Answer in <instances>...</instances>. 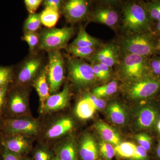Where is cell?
<instances>
[{
	"instance_id": "obj_25",
	"label": "cell",
	"mask_w": 160,
	"mask_h": 160,
	"mask_svg": "<svg viewBox=\"0 0 160 160\" xmlns=\"http://www.w3.org/2000/svg\"><path fill=\"white\" fill-rule=\"evenodd\" d=\"M136 148L137 146L133 143L125 142L115 146V152L119 157L130 160L133 156Z\"/></svg>"
},
{
	"instance_id": "obj_10",
	"label": "cell",
	"mask_w": 160,
	"mask_h": 160,
	"mask_svg": "<svg viewBox=\"0 0 160 160\" xmlns=\"http://www.w3.org/2000/svg\"><path fill=\"white\" fill-rule=\"evenodd\" d=\"M119 52L117 46L112 44H108L96 52L90 59L94 63H101L110 68L118 62Z\"/></svg>"
},
{
	"instance_id": "obj_28",
	"label": "cell",
	"mask_w": 160,
	"mask_h": 160,
	"mask_svg": "<svg viewBox=\"0 0 160 160\" xmlns=\"http://www.w3.org/2000/svg\"><path fill=\"white\" fill-rule=\"evenodd\" d=\"M67 48L70 54L80 58H91L96 53L95 48L77 47L71 45Z\"/></svg>"
},
{
	"instance_id": "obj_44",
	"label": "cell",
	"mask_w": 160,
	"mask_h": 160,
	"mask_svg": "<svg viewBox=\"0 0 160 160\" xmlns=\"http://www.w3.org/2000/svg\"><path fill=\"white\" fill-rule=\"evenodd\" d=\"M99 66L100 68L102 69V71L103 72L105 76L107 79H109L110 77V67L104 64H101V63H98Z\"/></svg>"
},
{
	"instance_id": "obj_6",
	"label": "cell",
	"mask_w": 160,
	"mask_h": 160,
	"mask_svg": "<svg viewBox=\"0 0 160 160\" xmlns=\"http://www.w3.org/2000/svg\"><path fill=\"white\" fill-rule=\"evenodd\" d=\"M49 64L47 66V80L50 93L58 91L62 85L65 75V66L60 50L48 52Z\"/></svg>"
},
{
	"instance_id": "obj_14",
	"label": "cell",
	"mask_w": 160,
	"mask_h": 160,
	"mask_svg": "<svg viewBox=\"0 0 160 160\" xmlns=\"http://www.w3.org/2000/svg\"><path fill=\"white\" fill-rule=\"evenodd\" d=\"M158 112L151 106L142 107L138 112L136 124L141 129H149L154 126L157 121Z\"/></svg>"
},
{
	"instance_id": "obj_29",
	"label": "cell",
	"mask_w": 160,
	"mask_h": 160,
	"mask_svg": "<svg viewBox=\"0 0 160 160\" xmlns=\"http://www.w3.org/2000/svg\"><path fill=\"white\" fill-rule=\"evenodd\" d=\"M42 24L40 14L35 13L29 14L24 24L25 33L36 32L41 27Z\"/></svg>"
},
{
	"instance_id": "obj_40",
	"label": "cell",
	"mask_w": 160,
	"mask_h": 160,
	"mask_svg": "<svg viewBox=\"0 0 160 160\" xmlns=\"http://www.w3.org/2000/svg\"><path fill=\"white\" fill-rule=\"evenodd\" d=\"M34 160H53L49 152L45 149H39L35 153Z\"/></svg>"
},
{
	"instance_id": "obj_4",
	"label": "cell",
	"mask_w": 160,
	"mask_h": 160,
	"mask_svg": "<svg viewBox=\"0 0 160 160\" xmlns=\"http://www.w3.org/2000/svg\"><path fill=\"white\" fill-rule=\"evenodd\" d=\"M122 48L126 54L146 57L153 53L155 46L151 38L142 33H136L124 39L121 43Z\"/></svg>"
},
{
	"instance_id": "obj_42",
	"label": "cell",
	"mask_w": 160,
	"mask_h": 160,
	"mask_svg": "<svg viewBox=\"0 0 160 160\" xmlns=\"http://www.w3.org/2000/svg\"><path fill=\"white\" fill-rule=\"evenodd\" d=\"M150 66L153 73L160 75V58L152 60L150 63Z\"/></svg>"
},
{
	"instance_id": "obj_26",
	"label": "cell",
	"mask_w": 160,
	"mask_h": 160,
	"mask_svg": "<svg viewBox=\"0 0 160 160\" xmlns=\"http://www.w3.org/2000/svg\"><path fill=\"white\" fill-rule=\"evenodd\" d=\"M57 157L61 160H78L75 147L73 143L68 142L59 149Z\"/></svg>"
},
{
	"instance_id": "obj_49",
	"label": "cell",
	"mask_w": 160,
	"mask_h": 160,
	"mask_svg": "<svg viewBox=\"0 0 160 160\" xmlns=\"http://www.w3.org/2000/svg\"><path fill=\"white\" fill-rule=\"evenodd\" d=\"M158 49H159V50H160V43H159L158 46Z\"/></svg>"
},
{
	"instance_id": "obj_21",
	"label": "cell",
	"mask_w": 160,
	"mask_h": 160,
	"mask_svg": "<svg viewBox=\"0 0 160 160\" xmlns=\"http://www.w3.org/2000/svg\"><path fill=\"white\" fill-rule=\"evenodd\" d=\"M71 45L77 47L96 48L100 46L101 43L98 39L90 36L84 28L81 27L77 36Z\"/></svg>"
},
{
	"instance_id": "obj_37",
	"label": "cell",
	"mask_w": 160,
	"mask_h": 160,
	"mask_svg": "<svg viewBox=\"0 0 160 160\" xmlns=\"http://www.w3.org/2000/svg\"><path fill=\"white\" fill-rule=\"evenodd\" d=\"M42 2V0H25L24 1L26 9L30 14L35 13Z\"/></svg>"
},
{
	"instance_id": "obj_16",
	"label": "cell",
	"mask_w": 160,
	"mask_h": 160,
	"mask_svg": "<svg viewBox=\"0 0 160 160\" xmlns=\"http://www.w3.org/2000/svg\"><path fill=\"white\" fill-rule=\"evenodd\" d=\"M119 16L114 9L110 8H100L94 12L92 20L95 22L112 27L118 21Z\"/></svg>"
},
{
	"instance_id": "obj_41",
	"label": "cell",
	"mask_w": 160,
	"mask_h": 160,
	"mask_svg": "<svg viewBox=\"0 0 160 160\" xmlns=\"http://www.w3.org/2000/svg\"><path fill=\"white\" fill-rule=\"evenodd\" d=\"M92 69H93L96 78L102 80V81L107 80V79L106 78L103 72L102 71V69L100 68L98 63H95L93 65H92Z\"/></svg>"
},
{
	"instance_id": "obj_17",
	"label": "cell",
	"mask_w": 160,
	"mask_h": 160,
	"mask_svg": "<svg viewBox=\"0 0 160 160\" xmlns=\"http://www.w3.org/2000/svg\"><path fill=\"white\" fill-rule=\"evenodd\" d=\"M47 66L40 72L39 75L35 81L34 86L36 89L41 102V108L43 111L46 101L50 96V91L47 80Z\"/></svg>"
},
{
	"instance_id": "obj_38",
	"label": "cell",
	"mask_w": 160,
	"mask_h": 160,
	"mask_svg": "<svg viewBox=\"0 0 160 160\" xmlns=\"http://www.w3.org/2000/svg\"><path fill=\"white\" fill-rule=\"evenodd\" d=\"M1 155L2 160H22L21 155L12 152L4 148Z\"/></svg>"
},
{
	"instance_id": "obj_48",
	"label": "cell",
	"mask_w": 160,
	"mask_h": 160,
	"mask_svg": "<svg viewBox=\"0 0 160 160\" xmlns=\"http://www.w3.org/2000/svg\"><path fill=\"white\" fill-rule=\"evenodd\" d=\"M53 160H61L59 158H58L57 157H54L53 158Z\"/></svg>"
},
{
	"instance_id": "obj_9",
	"label": "cell",
	"mask_w": 160,
	"mask_h": 160,
	"mask_svg": "<svg viewBox=\"0 0 160 160\" xmlns=\"http://www.w3.org/2000/svg\"><path fill=\"white\" fill-rule=\"evenodd\" d=\"M88 3L84 0H70L63 7V13L66 21L75 24L82 21L88 14Z\"/></svg>"
},
{
	"instance_id": "obj_33",
	"label": "cell",
	"mask_w": 160,
	"mask_h": 160,
	"mask_svg": "<svg viewBox=\"0 0 160 160\" xmlns=\"http://www.w3.org/2000/svg\"><path fill=\"white\" fill-rule=\"evenodd\" d=\"M139 146L142 147L146 151H148L151 149L152 139L150 136L146 133H140L135 137Z\"/></svg>"
},
{
	"instance_id": "obj_12",
	"label": "cell",
	"mask_w": 160,
	"mask_h": 160,
	"mask_svg": "<svg viewBox=\"0 0 160 160\" xmlns=\"http://www.w3.org/2000/svg\"><path fill=\"white\" fill-rule=\"evenodd\" d=\"M42 67V60L38 58H33L27 60L23 64L18 75L19 82L24 84L33 79Z\"/></svg>"
},
{
	"instance_id": "obj_32",
	"label": "cell",
	"mask_w": 160,
	"mask_h": 160,
	"mask_svg": "<svg viewBox=\"0 0 160 160\" xmlns=\"http://www.w3.org/2000/svg\"><path fill=\"white\" fill-rule=\"evenodd\" d=\"M23 39L26 41L29 45V49L31 52L34 51L36 48L38 47L40 42V35L36 32L25 33Z\"/></svg>"
},
{
	"instance_id": "obj_39",
	"label": "cell",
	"mask_w": 160,
	"mask_h": 160,
	"mask_svg": "<svg viewBox=\"0 0 160 160\" xmlns=\"http://www.w3.org/2000/svg\"><path fill=\"white\" fill-rule=\"evenodd\" d=\"M62 1L60 0H46L43 3L46 8H50L59 11L62 8Z\"/></svg>"
},
{
	"instance_id": "obj_13",
	"label": "cell",
	"mask_w": 160,
	"mask_h": 160,
	"mask_svg": "<svg viewBox=\"0 0 160 160\" xmlns=\"http://www.w3.org/2000/svg\"><path fill=\"white\" fill-rule=\"evenodd\" d=\"M99 150L93 138L90 135L83 137L79 149V156L82 160H98Z\"/></svg>"
},
{
	"instance_id": "obj_35",
	"label": "cell",
	"mask_w": 160,
	"mask_h": 160,
	"mask_svg": "<svg viewBox=\"0 0 160 160\" xmlns=\"http://www.w3.org/2000/svg\"><path fill=\"white\" fill-rule=\"evenodd\" d=\"M92 103L95 106L96 109H105L106 107V103L104 100L102 99L101 98H98L93 94H88L86 95Z\"/></svg>"
},
{
	"instance_id": "obj_2",
	"label": "cell",
	"mask_w": 160,
	"mask_h": 160,
	"mask_svg": "<svg viewBox=\"0 0 160 160\" xmlns=\"http://www.w3.org/2000/svg\"><path fill=\"white\" fill-rule=\"evenodd\" d=\"M123 26L133 33H142L149 29L147 12L139 4L130 3L123 10Z\"/></svg>"
},
{
	"instance_id": "obj_15",
	"label": "cell",
	"mask_w": 160,
	"mask_h": 160,
	"mask_svg": "<svg viewBox=\"0 0 160 160\" xmlns=\"http://www.w3.org/2000/svg\"><path fill=\"white\" fill-rule=\"evenodd\" d=\"M69 87L66 86L61 92L49 97L45 103L43 111H57L65 108L69 101Z\"/></svg>"
},
{
	"instance_id": "obj_45",
	"label": "cell",
	"mask_w": 160,
	"mask_h": 160,
	"mask_svg": "<svg viewBox=\"0 0 160 160\" xmlns=\"http://www.w3.org/2000/svg\"><path fill=\"white\" fill-rule=\"evenodd\" d=\"M157 154L158 157L160 159V141L157 148Z\"/></svg>"
},
{
	"instance_id": "obj_5",
	"label": "cell",
	"mask_w": 160,
	"mask_h": 160,
	"mask_svg": "<svg viewBox=\"0 0 160 160\" xmlns=\"http://www.w3.org/2000/svg\"><path fill=\"white\" fill-rule=\"evenodd\" d=\"M68 69L70 80L78 87L89 86L96 79L92 66L84 60L70 59L68 61Z\"/></svg>"
},
{
	"instance_id": "obj_3",
	"label": "cell",
	"mask_w": 160,
	"mask_h": 160,
	"mask_svg": "<svg viewBox=\"0 0 160 160\" xmlns=\"http://www.w3.org/2000/svg\"><path fill=\"white\" fill-rule=\"evenodd\" d=\"M73 34V28L72 27L46 29L40 35L38 48L47 52L66 48Z\"/></svg>"
},
{
	"instance_id": "obj_36",
	"label": "cell",
	"mask_w": 160,
	"mask_h": 160,
	"mask_svg": "<svg viewBox=\"0 0 160 160\" xmlns=\"http://www.w3.org/2000/svg\"><path fill=\"white\" fill-rule=\"evenodd\" d=\"M130 160H148L147 151L141 146H137L136 151Z\"/></svg>"
},
{
	"instance_id": "obj_20",
	"label": "cell",
	"mask_w": 160,
	"mask_h": 160,
	"mask_svg": "<svg viewBox=\"0 0 160 160\" xmlns=\"http://www.w3.org/2000/svg\"><path fill=\"white\" fill-rule=\"evenodd\" d=\"M27 101L24 93L16 91L11 94L9 99L8 108L12 114L24 113L27 109Z\"/></svg>"
},
{
	"instance_id": "obj_27",
	"label": "cell",
	"mask_w": 160,
	"mask_h": 160,
	"mask_svg": "<svg viewBox=\"0 0 160 160\" xmlns=\"http://www.w3.org/2000/svg\"><path fill=\"white\" fill-rule=\"evenodd\" d=\"M117 90V83L113 81L106 85L95 88L92 90V94L98 98H102L111 96L115 93Z\"/></svg>"
},
{
	"instance_id": "obj_47",
	"label": "cell",
	"mask_w": 160,
	"mask_h": 160,
	"mask_svg": "<svg viewBox=\"0 0 160 160\" xmlns=\"http://www.w3.org/2000/svg\"><path fill=\"white\" fill-rule=\"evenodd\" d=\"M157 29L158 31L159 32H160V22H158L157 25Z\"/></svg>"
},
{
	"instance_id": "obj_7",
	"label": "cell",
	"mask_w": 160,
	"mask_h": 160,
	"mask_svg": "<svg viewBox=\"0 0 160 160\" xmlns=\"http://www.w3.org/2000/svg\"><path fill=\"white\" fill-rule=\"evenodd\" d=\"M160 89V80L149 77L132 82L127 88V92L132 99L139 100L150 97Z\"/></svg>"
},
{
	"instance_id": "obj_19",
	"label": "cell",
	"mask_w": 160,
	"mask_h": 160,
	"mask_svg": "<svg viewBox=\"0 0 160 160\" xmlns=\"http://www.w3.org/2000/svg\"><path fill=\"white\" fill-rule=\"evenodd\" d=\"M95 128L103 140L115 146L121 143L119 135L111 126L99 121L95 124Z\"/></svg>"
},
{
	"instance_id": "obj_50",
	"label": "cell",
	"mask_w": 160,
	"mask_h": 160,
	"mask_svg": "<svg viewBox=\"0 0 160 160\" xmlns=\"http://www.w3.org/2000/svg\"><path fill=\"white\" fill-rule=\"evenodd\" d=\"M22 160H31L30 159H29V158H26V159H23Z\"/></svg>"
},
{
	"instance_id": "obj_46",
	"label": "cell",
	"mask_w": 160,
	"mask_h": 160,
	"mask_svg": "<svg viewBox=\"0 0 160 160\" xmlns=\"http://www.w3.org/2000/svg\"><path fill=\"white\" fill-rule=\"evenodd\" d=\"M157 129L158 131L160 133V120L158 121V122L157 126Z\"/></svg>"
},
{
	"instance_id": "obj_24",
	"label": "cell",
	"mask_w": 160,
	"mask_h": 160,
	"mask_svg": "<svg viewBox=\"0 0 160 160\" xmlns=\"http://www.w3.org/2000/svg\"><path fill=\"white\" fill-rule=\"evenodd\" d=\"M40 15L42 24L49 29L55 26L59 18V11L50 8H45Z\"/></svg>"
},
{
	"instance_id": "obj_43",
	"label": "cell",
	"mask_w": 160,
	"mask_h": 160,
	"mask_svg": "<svg viewBox=\"0 0 160 160\" xmlns=\"http://www.w3.org/2000/svg\"><path fill=\"white\" fill-rule=\"evenodd\" d=\"M8 91V86L0 89V115L2 113L3 106L4 105L7 92Z\"/></svg>"
},
{
	"instance_id": "obj_11",
	"label": "cell",
	"mask_w": 160,
	"mask_h": 160,
	"mask_svg": "<svg viewBox=\"0 0 160 160\" xmlns=\"http://www.w3.org/2000/svg\"><path fill=\"white\" fill-rule=\"evenodd\" d=\"M2 145L5 149L21 155L27 152L29 149L28 141L22 134L5 135L2 140Z\"/></svg>"
},
{
	"instance_id": "obj_23",
	"label": "cell",
	"mask_w": 160,
	"mask_h": 160,
	"mask_svg": "<svg viewBox=\"0 0 160 160\" xmlns=\"http://www.w3.org/2000/svg\"><path fill=\"white\" fill-rule=\"evenodd\" d=\"M96 110L91 101L86 95L78 103L76 108V113L80 118L87 119L93 115Z\"/></svg>"
},
{
	"instance_id": "obj_22",
	"label": "cell",
	"mask_w": 160,
	"mask_h": 160,
	"mask_svg": "<svg viewBox=\"0 0 160 160\" xmlns=\"http://www.w3.org/2000/svg\"><path fill=\"white\" fill-rule=\"evenodd\" d=\"M107 112L110 120L114 124L122 125L126 123V112L118 103L112 102L108 105Z\"/></svg>"
},
{
	"instance_id": "obj_30",
	"label": "cell",
	"mask_w": 160,
	"mask_h": 160,
	"mask_svg": "<svg viewBox=\"0 0 160 160\" xmlns=\"http://www.w3.org/2000/svg\"><path fill=\"white\" fill-rule=\"evenodd\" d=\"M12 69L9 67H0V89L8 86L12 81Z\"/></svg>"
},
{
	"instance_id": "obj_8",
	"label": "cell",
	"mask_w": 160,
	"mask_h": 160,
	"mask_svg": "<svg viewBox=\"0 0 160 160\" xmlns=\"http://www.w3.org/2000/svg\"><path fill=\"white\" fill-rule=\"evenodd\" d=\"M39 129V126L36 121L25 119H6L3 121L2 125V129L5 135H32L38 133Z\"/></svg>"
},
{
	"instance_id": "obj_18",
	"label": "cell",
	"mask_w": 160,
	"mask_h": 160,
	"mask_svg": "<svg viewBox=\"0 0 160 160\" xmlns=\"http://www.w3.org/2000/svg\"><path fill=\"white\" fill-rule=\"evenodd\" d=\"M72 127L73 122L70 118H63L58 120L48 129L46 136L49 138H57L70 131Z\"/></svg>"
},
{
	"instance_id": "obj_31",
	"label": "cell",
	"mask_w": 160,
	"mask_h": 160,
	"mask_svg": "<svg viewBox=\"0 0 160 160\" xmlns=\"http://www.w3.org/2000/svg\"><path fill=\"white\" fill-rule=\"evenodd\" d=\"M99 150L101 155L105 160H112L115 155L114 147L107 142H101Z\"/></svg>"
},
{
	"instance_id": "obj_1",
	"label": "cell",
	"mask_w": 160,
	"mask_h": 160,
	"mask_svg": "<svg viewBox=\"0 0 160 160\" xmlns=\"http://www.w3.org/2000/svg\"><path fill=\"white\" fill-rule=\"evenodd\" d=\"M150 69L146 57L132 54H126L119 66L121 74L132 82L149 77Z\"/></svg>"
},
{
	"instance_id": "obj_34",
	"label": "cell",
	"mask_w": 160,
	"mask_h": 160,
	"mask_svg": "<svg viewBox=\"0 0 160 160\" xmlns=\"http://www.w3.org/2000/svg\"><path fill=\"white\" fill-rule=\"evenodd\" d=\"M147 9L152 18L160 22V2L150 3Z\"/></svg>"
}]
</instances>
